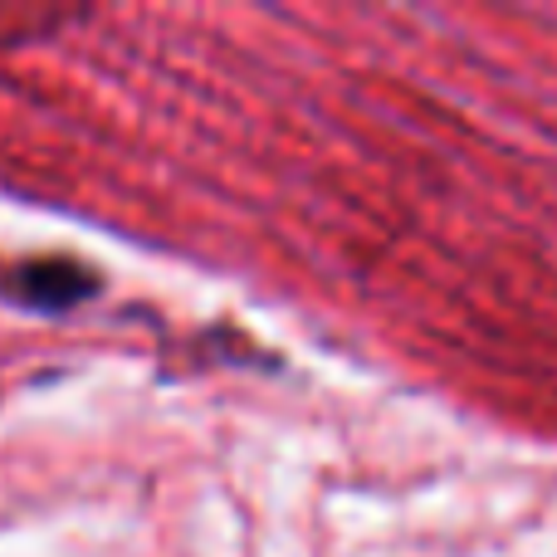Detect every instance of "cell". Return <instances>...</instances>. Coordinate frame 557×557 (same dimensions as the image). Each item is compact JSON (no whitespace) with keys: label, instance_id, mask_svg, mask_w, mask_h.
<instances>
[{"label":"cell","instance_id":"1","mask_svg":"<svg viewBox=\"0 0 557 557\" xmlns=\"http://www.w3.org/2000/svg\"><path fill=\"white\" fill-rule=\"evenodd\" d=\"M5 294L39 313H64L98 294V274L74 260H29L5 274Z\"/></svg>","mask_w":557,"mask_h":557}]
</instances>
